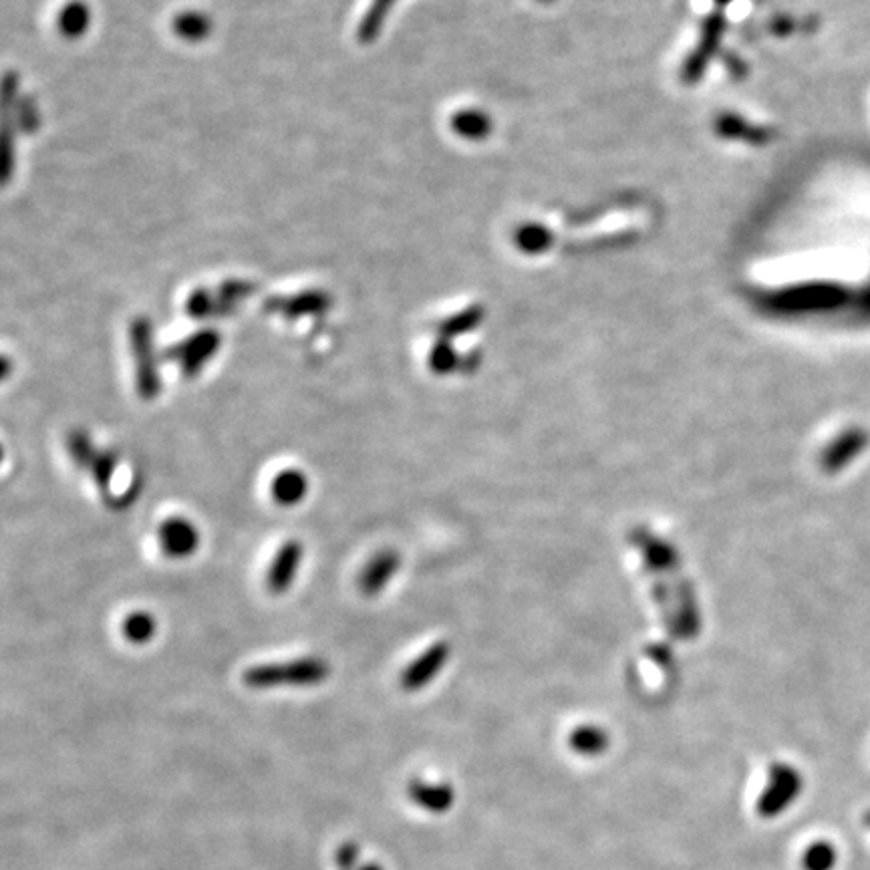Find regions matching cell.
I'll return each instance as SVG.
<instances>
[{
  "instance_id": "cell-13",
  "label": "cell",
  "mask_w": 870,
  "mask_h": 870,
  "mask_svg": "<svg viewBox=\"0 0 870 870\" xmlns=\"http://www.w3.org/2000/svg\"><path fill=\"white\" fill-rule=\"evenodd\" d=\"M67 450H69V456H71L73 464L79 470H83V472L91 470V466H93V462H95V458L99 454V450H95V446H93V442L89 438V433L85 429H73L69 433Z\"/></svg>"
},
{
  "instance_id": "cell-9",
  "label": "cell",
  "mask_w": 870,
  "mask_h": 870,
  "mask_svg": "<svg viewBox=\"0 0 870 870\" xmlns=\"http://www.w3.org/2000/svg\"><path fill=\"white\" fill-rule=\"evenodd\" d=\"M409 798L419 808L431 812V814H444L454 806L456 794L454 788L448 784H429V782H411L409 784Z\"/></svg>"
},
{
  "instance_id": "cell-2",
  "label": "cell",
  "mask_w": 870,
  "mask_h": 870,
  "mask_svg": "<svg viewBox=\"0 0 870 870\" xmlns=\"http://www.w3.org/2000/svg\"><path fill=\"white\" fill-rule=\"evenodd\" d=\"M131 347L135 359V387L143 401H154L162 391L158 361L154 355L152 327L148 321H135L131 327Z\"/></svg>"
},
{
  "instance_id": "cell-10",
  "label": "cell",
  "mask_w": 870,
  "mask_h": 870,
  "mask_svg": "<svg viewBox=\"0 0 870 870\" xmlns=\"http://www.w3.org/2000/svg\"><path fill=\"white\" fill-rule=\"evenodd\" d=\"M309 494V478L299 470H284L270 484L272 500L282 508H293Z\"/></svg>"
},
{
  "instance_id": "cell-14",
  "label": "cell",
  "mask_w": 870,
  "mask_h": 870,
  "mask_svg": "<svg viewBox=\"0 0 870 870\" xmlns=\"http://www.w3.org/2000/svg\"><path fill=\"white\" fill-rule=\"evenodd\" d=\"M117 466H119L117 452H113V450H99V454H97L89 474H91L95 486L101 490L103 498H107V492H109V486H111V480H113V474H115Z\"/></svg>"
},
{
  "instance_id": "cell-11",
  "label": "cell",
  "mask_w": 870,
  "mask_h": 870,
  "mask_svg": "<svg viewBox=\"0 0 870 870\" xmlns=\"http://www.w3.org/2000/svg\"><path fill=\"white\" fill-rule=\"evenodd\" d=\"M156 631H158L156 619L145 611H135V613L127 615L123 619V625H121L123 637L133 645L150 643L156 637Z\"/></svg>"
},
{
  "instance_id": "cell-5",
  "label": "cell",
  "mask_w": 870,
  "mask_h": 870,
  "mask_svg": "<svg viewBox=\"0 0 870 870\" xmlns=\"http://www.w3.org/2000/svg\"><path fill=\"white\" fill-rule=\"evenodd\" d=\"M303 552L305 550L299 540H286L278 548L266 572V587L272 595H284L295 585V578L303 562Z\"/></svg>"
},
{
  "instance_id": "cell-18",
  "label": "cell",
  "mask_w": 870,
  "mask_h": 870,
  "mask_svg": "<svg viewBox=\"0 0 870 870\" xmlns=\"http://www.w3.org/2000/svg\"><path fill=\"white\" fill-rule=\"evenodd\" d=\"M359 870H383L377 862H369V864H365V866H361Z\"/></svg>"
},
{
  "instance_id": "cell-1",
  "label": "cell",
  "mask_w": 870,
  "mask_h": 870,
  "mask_svg": "<svg viewBox=\"0 0 870 870\" xmlns=\"http://www.w3.org/2000/svg\"><path fill=\"white\" fill-rule=\"evenodd\" d=\"M331 667L321 657H301L286 663H264L244 671L242 683L248 689L272 687H315L327 681Z\"/></svg>"
},
{
  "instance_id": "cell-16",
  "label": "cell",
  "mask_w": 870,
  "mask_h": 870,
  "mask_svg": "<svg viewBox=\"0 0 870 870\" xmlns=\"http://www.w3.org/2000/svg\"><path fill=\"white\" fill-rule=\"evenodd\" d=\"M335 862L339 870H357L359 864V846L355 842H345L337 848Z\"/></svg>"
},
{
  "instance_id": "cell-6",
  "label": "cell",
  "mask_w": 870,
  "mask_h": 870,
  "mask_svg": "<svg viewBox=\"0 0 870 870\" xmlns=\"http://www.w3.org/2000/svg\"><path fill=\"white\" fill-rule=\"evenodd\" d=\"M158 538H160L162 552L174 560L192 556L200 546L198 528L182 516H172L164 520L158 530Z\"/></svg>"
},
{
  "instance_id": "cell-7",
  "label": "cell",
  "mask_w": 870,
  "mask_h": 870,
  "mask_svg": "<svg viewBox=\"0 0 870 870\" xmlns=\"http://www.w3.org/2000/svg\"><path fill=\"white\" fill-rule=\"evenodd\" d=\"M399 568V556L395 550H381L377 552L361 570L359 576V589L365 597L379 595L393 578V574Z\"/></svg>"
},
{
  "instance_id": "cell-12",
  "label": "cell",
  "mask_w": 870,
  "mask_h": 870,
  "mask_svg": "<svg viewBox=\"0 0 870 870\" xmlns=\"http://www.w3.org/2000/svg\"><path fill=\"white\" fill-rule=\"evenodd\" d=\"M838 864V850L828 840L812 842L800 858L802 870H834Z\"/></svg>"
},
{
  "instance_id": "cell-4",
  "label": "cell",
  "mask_w": 870,
  "mask_h": 870,
  "mask_svg": "<svg viewBox=\"0 0 870 870\" xmlns=\"http://www.w3.org/2000/svg\"><path fill=\"white\" fill-rule=\"evenodd\" d=\"M218 347H220V335L214 333V331H204V333H198V335L188 337L186 341L174 345L168 351L166 359L180 363L182 365V373L188 379H192L214 357Z\"/></svg>"
},
{
  "instance_id": "cell-3",
  "label": "cell",
  "mask_w": 870,
  "mask_h": 870,
  "mask_svg": "<svg viewBox=\"0 0 870 870\" xmlns=\"http://www.w3.org/2000/svg\"><path fill=\"white\" fill-rule=\"evenodd\" d=\"M802 776L792 766H776L770 772L766 790L758 800L762 818H776L784 814L802 794Z\"/></svg>"
},
{
  "instance_id": "cell-8",
  "label": "cell",
  "mask_w": 870,
  "mask_h": 870,
  "mask_svg": "<svg viewBox=\"0 0 870 870\" xmlns=\"http://www.w3.org/2000/svg\"><path fill=\"white\" fill-rule=\"evenodd\" d=\"M448 657V647L444 643H438L429 647L421 657H417L403 673H401V687L407 691H415L421 689L423 685H427L438 671L442 669V665L446 663Z\"/></svg>"
},
{
  "instance_id": "cell-17",
  "label": "cell",
  "mask_w": 870,
  "mask_h": 870,
  "mask_svg": "<svg viewBox=\"0 0 870 870\" xmlns=\"http://www.w3.org/2000/svg\"><path fill=\"white\" fill-rule=\"evenodd\" d=\"M63 17H65V19H63V29H65L67 33H75V31H79V27L83 29V23L87 21V13H85V9L79 7V5L67 9Z\"/></svg>"
},
{
  "instance_id": "cell-15",
  "label": "cell",
  "mask_w": 870,
  "mask_h": 870,
  "mask_svg": "<svg viewBox=\"0 0 870 870\" xmlns=\"http://www.w3.org/2000/svg\"><path fill=\"white\" fill-rule=\"evenodd\" d=\"M572 746L580 754H599L605 750L607 740L601 732H578L572 736Z\"/></svg>"
}]
</instances>
